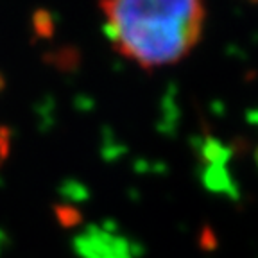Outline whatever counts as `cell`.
Wrapping results in <instances>:
<instances>
[{"instance_id": "1", "label": "cell", "mask_w": 258, "mask_h": 258, "mask_svg": "<svg viewBox=\"0 0 258 258\" xmlns=\"http://www.w3.org/2000/svg\"><path fill=\"white\" fill-rule=\"evenodd\" d=\"M99 6L115 50L145 70L177 63L201 40V0H99Z\"/></svg>"}, {"instance_id": "2", "label": "cell", "mask_w": 258, "mask_h": 258, "mask_svg": "<svg viewBox=\"0 0 258 258\" xmlns=\"http://www.w3.org/2000/svg\"><path fill=\"white\" fill-rule=\"evenodd\" d=\"M72 244L79 258H135L127 238L97 224L86 226Z\"/></svg>"}, {"instance_id": "3", "label": "cell", "mask_w": 258, "mask_h": 258, "mask_svg": "<svg viewBox=\"0 0 258 258\" xmlns=\"http://www.w3.org/2000/svg\"><path fill=\"white\" fill-rule=\"evenodd\" d=\"M201 181L210 192L224 194L230 198H238V188L233 176L230 174L226 165H205L201 174Z\"/></svg>"}, {"instance_id": "4", "label": "cell", "mask_w": 258, "mask_h": 258, "mask_svg": "<svg viewBox=\"0 0 258 258\" xmlns=\"http://www.w3.org/2000/svg\"><path fill=\"white\" fill-rule=\"evenodd\" d=\"M230 145L222 144L219 138L205 135V138L199 144V158L205 165H228L231 158Z\"/></svg>"}, {"instance_id": "5", "label": "cell", "mask_w": 258, "mask_h": 258, "mask_svg": "<svg viewBox=\"0 0 258 258\" xmlns=\"http://www.w3.org/2000/svg\"><path fill=\"white\" fill-rule=\"evenodd\" d=\"M81 52L79 48L74 47V45H64L56 50H50V52L43 54V61L47 64H52L54 69H57L59 72L64 74H72L79 69L81 64Z\"/></svg>"}, {"instance_id": "6", "label": "cell", "mask_w": 258, "mask_h": 258, "mask_svg": "<svg viewBox=\"0 0 258 258\" xmlns=\"http://www.w3.org/2000/svg\"><path fill=\"white\" fill-rule=\"evenodd\" d=\"M32 29L38 36L43 38V40H50L56 32V20H54V15L48 9H36L32 13Z\"/></svg>"}, {"instance_id": "7", "label": "cell", "mask_w": 258, "mask_h": 258, "mask_svg": "<svg viewBox=\"0 0 258 258\" xmlns=\"http://www.w3.org/2000/svg\"><path fill=\"white\" fill-rule=\"evenodd\" d=\"M54 214H56L57 221L64 228H74L81 222V212L76 210L72 205H56L54 206Z\"/></svg>"}, {"instance_id": "8", "label": "cell", "mask_w": 258, "mask_h": 258, "mask_svg": "<svg viewBox=\"0 0 258 258\" xmlns=\"http://www.w3.org/2000/svg\"><path fill=\"white\" fill-rule=\"evenodd\" d=\"M11 138H13V131L8 125H0V167L6 160L9 158L11 153Z\"/></svg>"}, {"instance_id": "9", "label": "cell", "mask_w": 258, "mask_h": 258, "mask_svg": "<svg viewBox=\"0 0 258 258\" xmlns=\"http://www.w3.org/2000/svg\"><path fill=\"white\" fill-rule=\"evenodd\" d=\"M247 120L253 122V124H258V109H256V111H249V113H247Z\"/></svg>"}, {"instance_id": "10", "label": "cell", "mask_w": 258, "mask_h": 258, "mask_svg": "<svg viewBox=\"0 0 258 258\" xmlns=\"http://www.w3.org/2000/svg\"><path fill=\"white\" fill-rule=\"evenodd\" d=\"M4 88H6V79H4V76H2V72H0V93H2Z\"/></svg>"}, {"instance_id": "11", "label": "cell", "mask_w": 258, "mask_h": 258, "mask_svg": "<svg viewBox=\"0 0 258 258\" xmlns=\"http://www.w3.org/2000/svg\"><path fill=\"white\" fill-rule=\"evenodd\" d=\"M254 161H256V167H258V147H256V151H254Z\"/></svg>"}, {"instance_id": "12", "label": "cell", "mask_w": 258, "mask_h": 258, "mask_svg": "<svg viewBox=\"0 0 258 258\" xmlns=\"http://www.w3.org/2000/svg\"><path fill=\"white\" fill-rule=\"evenodd\" d=\"M2 238H4V233L0 231V246H2Z\"/></svg>"}, {"instance_id": "13", "label": "cell", "mask_w": 258, "mask_h": 258, "mask_svg": "<svg viewBox=\"0 0 258 258\" xmlns=\"http://www.w3.org/2000/svg\"><path fill=\"white\" fill-rule=\"evenodd\" d=\"M247 2H251V4H258V0H247Z\"/></svg>"}]
</instances>
